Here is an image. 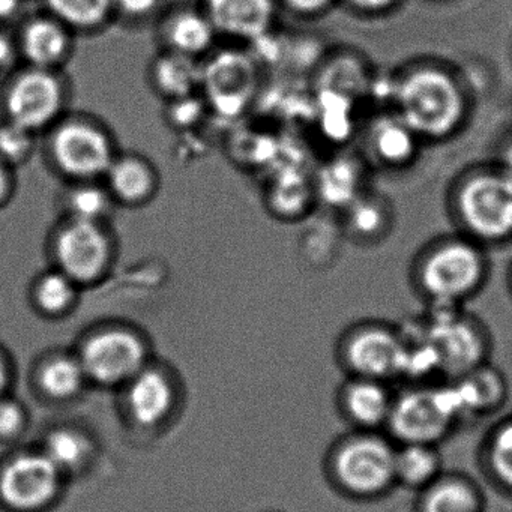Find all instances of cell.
I'll return each instance as SVG.
<instances>
[{"label": "cell", "mask_w": 512, "mask_h": 512, "mask_svg": "<svg viewBox=\"0 0 512 512\" xmlns=\"http://www.w3.org/2000/svg\"><path fill=\"white\" fill-rule=\"evenodd\" d=\"M79 359L88 379L119 385L130 382L146 367V347L136 332L104 329L86 340Z\"/></svg>", "instance_id": "12"}, {"label": "cell", "mask_w": 512, "mask_h": 512, "mask_svg": "<svg viewBox=\"0 0 512 512\" xmlns=\"http://www.w3.org/2000/svg\"><path fill=\"white\" fill-rule=\"evenodd\" d=\"M65 208L68 218L104 224L115 208V200L98 181L77 182L65 197Z\"/></svg>", "instance_id": "28"}, {"label": "cell", "mask_w": 512, "mask_h": 512, "mask_svg": "<svg viewBox=\"0 0 512 512\" xmlns=\"http://www.w3.org/2000/svg\"><path fill=\"white\" fill-rule=\"evenodd\" d=\"M14 191H16L14 169L0 158V209L5 208L11 202Z\"/></svg>", "instance_id": "38"}, {"label": "cell", "mask_w": 512, "mask_h": 512, "mask_svg": "<svg viewBox=\"0 0 512 512\" xmlns=\"http://www.w3.org/2000/svg\"><path fill=\"white\" fill-rule=\"evenodd\" d=\"M479 464L497 490L512 496V415L500 419L485 434Z\"/></svg>", "instance_id": "25"}, {"label": "cell", "mask_w": 512, "mask_h": 512, "mask_svg": "<svg viewBox=\"0 0 512 512\" xmlns=\"http://www.w3.org/2000/svg\"><path fill=\"white\" fill-rule=\"evenodd\" d=\"M11 383H13V367L5 350L0 347V398L10 395Z\"/></svg>", "instance_id": "41"}, {"label": "cell", "mask_w": 512, "mask_h": 512, "mask_svg": "<svg viewBox=\"0 0 512 512\" xmlns=\"http://www.w3.org/2000/svg\"><path fill=\"white\" fill-rule=\"evenodd\" d=\"M52 17L70 31L92 32L112 16L113 0H46Z\"/></svg>", "instance_id": "26"}, {"label": "cell", "mask_w": 512, "mask_h": 512, "mask_svg": "<svg viewBox=\"0 0 512 512\" xmlns=\"http://www.w3.org/2000/svg\"><path fill=\"white\" fill-rule=\"evenodd\" d=\"M394 398L389 382L347 376L337 391V409L352 430L385 431Z\"/></svg>", "instance_id": "14"}, {"label": "cell", "mask_w": 512, "mask_h": 512, "mask_svg": "<svg viewBox=\"0 0 512 512\" xmlns=\"http://www.w3.org/2000/svg\"><path fill=\"white\" fill-rule=\"evenodd\" d=\"M404 355L403 329L389 323H355L341 334L337 343L338 364L347 376L392 383L401 379Z\"/></svg>", "instance_id": "7"}, {"label": "cell", "mask_w": 512, "mask_h": 512, "mask_svg": "<svg viewBox=\"0 0 512 512\" xmlns=\"http://www.w3.org/2000/svg\"><path fill=\"white\" fill-rule=\"evenodd\" d=\"M151 82L155 91L170 101L190 97L200 89L202 67L196 59L166 50L152 64Z\"/></svg>", "instance_id": "24"}, {"label": "cell", "mask_w": 512, "mask_h": 512, "mask_svg": "<svg viewBox=\"0 0 512 512\" xmlns=\"http://www.w3.org/2000/svg\"><path fill=\"white\" fill-rule=\"evenodd\" d=\"M394 113L421 140L454 136L467 116L466 92L449 71L419 65L406 71L392 89Z\"/></svg>", "instance_id": "1"}, {"label": "cell", "mask_w": 512, "mask_h": 512, "mask_svg": "<svg viewBox=\"0 0 512 512\" xmlns=\"http://www.w3.org/2000/svg\"><path fill=\"white\" fill-rule=\"evenodd\" d=\"M163 35L169 52L197 61L211 52L217 31L206 13L182 11L169 20Z\"/></svg>", "instance_id": "23"}, {"label": "cell", "mask_w": 512, "mask_h": 512, "mask_svg": "<svg viewBox=\"0 0 512 512\" xmlns=\"http://www.w3.org/2000/svg\"><path fill=\"white\" fill-rule=\"evenodd\" d=\"M346 2L362 13H382L394 7L398 0H346Z\"/></svg>", "instance_id": "40"}, {"label": "cell", "mask_w": 512, "mask_h": 512, "mask_svg": "<svg viewBox=\"0 0 512 512\" xmlns=\"http://www.w3.org/2000/svg\"><path fill=\"white\" fill-rule=\"evenodd\" d=\"M44 454L62 473L77 469L91 454L88 437L71 428L53 430L44 440Z\"/></svg>", "instance_id": "32"}, {"label": "cell", "mask_w": 512, "mask_h": 512, "mask_svg": "<svg viewBox=\"0 0 512 512\" xmlns=\"http://www.w3.org/2000/svg\"><path fill=\"white\" fill-rule=\"evenodd\" d=\"M443 472L445 470L439 446L427 443H401L395 448L397 485L421 493Z\"/></svg>", "instance_id": "22"}, {"label": "cell", "mask_w": 512, "mask_h": 512, "mask_svg": "<svg viewBox=\"0 0 512 512\" xmlns=\"http://www.w3.org/2000/svg\"><path fill=\"white\" fill-rule=\"evenodd\" d=\"M64 473L43 451L17 452L0 463V506L35 512L53 502Z\"/></svg>", "instance_id": "11"}, {"label": "cell", "mask_w": 512, "mask_h": 512, "mask_svg": "<svg viewBox=\"0 0 512 512\" xmlns=\"http://www.w3.org/2000/svg\"><path fill=\"white\" fill-rule=\"evenodd\" d=\"M26 424L22 404L10 395L0 398V442H10L19 437Z\"/></svg>", "instance_id": "34"}, {"label": "cell", "mask_w": 512, "mask_h": 512, "mask_svg": "<svg viewBox=\"0 0 512 512\" xmlns=\"http://www.w3.org/2000/svg\"><path fill=\"white\" fill-rule=\"evenodd\" d=\"M487 278V260L478 245L449 239L428 251L416 271V283L430 305L461 307Z\"/></svg>", "instance_id": "4"}, {"label": "cell", "mask_w": 512, "mask_h": 512, "mask_svg": "<svg viewBox=\"0 0 512 512\" xmlns=\"http://www.w3.org/2000/svg\"><path fill=\"white\" fill-rule=\"evenodd\" d=\"M35 137L37 134L31 133L19 125L2 121L0 124V158L13 169L22 166L34 152Z\"/></svg>", "instance_id": "33"}, {"label": "cell", "mask_w": 512, "mask_h": 512, "mask_svg": "<svg viewBox=\"0 0 512 512\" xmlns=\"http://www.w3.org/2000/svg\"><path fill=\"white\" fill-rule=\"evenodd\" d=\"M175 389L157 368H143L128 382L127 406L137 424L154 427L170 415Z\"/></svg>", "instance_id": "18"}, {"label": "cell", "mask_w": 512, "mask_h": 512, "mask_svg": "<svg viewBox=\"0 0 512 512\" xmlns=\"http://www.w3.org/2000/svg\"><path fill=\"white\" fill-rule=\"evenodd\" d=\"M463 422L451 383L407 385L395 392L385 433L397 445L427 443L439 446Z\"/></svg>", "instance_id": "3"}, {"label": "cell", "mask_w": 512, "mask_h": 512, "mask_svg": "<svg viewBox=\"0 0 512 512\" xmlns=\"http://www.w3.org/2000/svg\"><path fill=\"white\" fill-rule=\"evenodd\" d=\"M19 58L16 38L0 31V77H10Z\"/></svg>", "instance_id": "36"}, {"label": "cell", "mask_w": 512, "mask_h": 512, "mask_svg": "<svg viewBox=\"0 0 512 512\" xmlns=\"http://www.w3.org/2000/svg\"><path fill=\"white\" fill-rule=\"evenodd\" d=\"M205 13L217 35L256 43L271 34L277 8L274 0H208Z\"/></svg>", "instance_id": "15"}, {"label": "cell", "mask_w": 512, "mask_h": 512, "mask_svg": "<svg viewBox=\"0 0 512 512\" xmlns=\"http://www.w3.org/2000/svg\"><path fill=\"white\" fill-rule=\"evenodd\" d=\"M106 188L115 203L142 206L154 199L158 190V173L140 155H118L104 176Z\"/></svg>", "instance_id": "19"}, {"label": "cell", "mask_w": 512, "mask_h": 512, "mask_svg": "<svg viewBox=\"0 0 512 512\" xmlns=\"http://www.w3.org/2000/svg\"><path fill=\"white\" fill-rule=\"evenodd\" d=\"M208 109L205 100H200L196 94L190 97L170 101L169 119L172 125L179 128L191 127L202 119L203 113Z\"/></svg>", "instance_id": "35"}, {"label": "cell", "mask_w": 512, "mask_h": 512, "mask_svg": "<svg viewBox=\"0 0 512 512\" xmlns=\"http://www.w3.org/2000/svg\"><path fill=\"white\" fill-rule=\"evenodd\" d=\"M499 169L512 179V139L502 146L499 158Z\"/></svg>", "instance_id": "43"}, {"label": "cell", "mask_w": 512, "mask_h": 512, "mask_svg": "<svg viewBox=\"0 0 512 512\" xmlns=\"http://www.w3.org/2000/svg\"><path fill=\"white\" fill-rule=\"evenodd\" d=\"M77 286L73 280L53 268L44 272L32 286V301L38 310L49 316L67 313L77 299Z\"/></svg>", "instance_id": "30"}, {"label": "cell", "mask_w": 512, "mask_h": 512, "mask_svg": "<svg viewBox=\"0 0 512 512\" xmlns=\"http://www.w3.org/2000/svg\"><path fill=\"white\" fill-rule=\"evenodd\" d=\"M317 187L325 202L346 209L362 194L358 191V187H361V170L355 161L341 158L323 169Z\"/></svg>", "instance_id": "27"}, {"label": "cell", "mask_w": 512, "mask_h": 512, "mask_svg": "<svg viewBox=\"0 0 512 512\" xmlns=\"http://www.w3.org/2000/svg\"><path fill=\"white\" fill-rule=\"evenodd\" d=\"M55 268L77 286H91L106 277L115 260V242L106 224L67 218L52 238Z\"/></svg>", "instance_id": "10"}, {"label": "cell", "mask_w": 512, "mask_h": 512, "mask_svg": "<svg viewBox=\"0 0 512 512\" xmlns=\"http://www.w3.org/2000/svg\"><path fill=\"white\" fill-rule=\"evenodd\" d=\"M484 491L463 473L443 472L418 493L416 512H485Z\"/></svg>", "instance_id": "20"}, {"label": "cell", "mask_w": 512, "mask_h": 512, "mask_svg": "<svg viewBox=\"0 0 512 512\" xmlns=\"http://www.w3.org/2000/svg\"><path fill=\"white\" fill-rule=\"evenodd\" d=\"M22 8V0H0V25L16 19Z\"/></svg>", "instance_id": "42"}, {"label": "cell", "mask_w": 512, "mask_h": 512, "mask_svg": "<svg viewBox=\"0 0 512 512\" xmlns=\"http://www.w3.org/2000/svg\"><path fill=\"white\" fill-rule=\"evenodd\" d=\"M397 443L385 431L350 430L335 440L326 455L332 487L352 500H377L397 487Z\"/></svg>", "instance_id": "2"}, {"label": "cell", "mask_w": 512, "mask_h": 512, "mask_svg": "<svg viewBox=\"0 0 512 512\" xmlns=\"http://www.w3.org/2000/svg\"><path fill=\"white\" fill-rule=\"evenodd\" d=\"M419 326L439 362L440 376L455 379L487 364L490 335L461 307L430 305L428 316Z\"/></svg>", "instance_id": "5"}, {"label": "cell", "mask_w": 512, "mask_h": 512, "mask_svg": "<svg viewBox=\"0 0 512 512\" xmlns=\"http://www.w3.org/2000/svg\"><path fill=\"white\" fill-rule=\"evenodd\" d=\"M85 368L79 358L71 356H58L50 359L43 370L40 371V386L47 395L53 398L73 397L85 385Z\"/></svg>", "instance_id": "31"}, {"label": "cell", "mask_w": 512, "mask_h": 512, "mask_svg": "<svg viewBox=\"0 0 512 512\" xmlns=\"http://www.w3.org/2000/svg\"><path fill=\"white\" fill-rule=\"evenodd\" d=\"M368 148L386 167H404L412 163L422 142L398 115L380 116L368 128Z\"/></svg>", "instance_id": "21"}, {"label": "cell", "mask_w": 512, "mask_h": 512, "mask_svg": "<svg viewBox=\"0 0 512 512\" xmlns=\"http://www.w3.org/2000/svg\"><path fill=\"white\" fill-rule=\"evenodd\" d=\"M49 154L56 170L76 182L104 178L118 157L112 136L88 119H61L52 128Z\"/></svg>", "instance_id": "9"}, {"label": "cell", "mask_w": 512, "mask_h": 512, "mask_svg": "<svg viewBox=\"0 0 512 512\" xmlns=\"http://www.w3.org/2000/svg\"><path fill=\"white\" fill-rule=\"evenodd\" d=\"M257 65L253 58L238 52H224L202 67L200 89L209 110L224 118L242 115L256 94Z\"/></svg>", "instance_id": "13"}, {"label": "cell", "mask_w": 512, "mask_h": 512, "mask_svg": "<svg viewBox=\"0 0 512 512\" xmlns=\"http://www.w3.org/2000/svg\"><path fill=\"white\" fill-rule=\"evenodd\" d=\"M287 7L301 16H317L331 7L332 0H284Z\"/></svg>", "instance_id": "39"}, {"label": "cell", "mask_w": 512, "mask_h": 512, "mask_svg": "<svg viewBox=\"0 0 512 512\" xmlns=\"http://www.w3.org/2000/svg\"><path fill=\"white\" fill-rule=\"evenodd\" d=\"M67 91L56 71L28 67L7 77L0 95L4 121L31 133L55 127L64 115Z\"/></svg>", "instance_id": "8"}, {"label": "cell", "mask_w": 512, "mask_h": 512, "mask_svg": "<svg viewBox=\"0 0 512 512\" xmlns=\"http://www.w3.org/2000/svg\"><path fill=\"white\" fill-rule=\"evenodd\" d=\"M448 382L454 389L463 422L497 412L508 397L505 377L488 362Z\"/></svg>", "instance_id": "17"}, {"label": "cell", "mask_w": 512, "mask_h": 512, "mask_svg": "<svg viewBox=\"0 0 512 512\" xmlns=\"http://www.w3.org/2000/svg\"><path fill=\"white\" fill-rule=\"evenodd\" d=\"M455 211L464 229L479 241L512 236V179L496 167L467 176L455 194Z\"/></svg>", "instance_id": "6"}, {"label": "cell", "mask_w": 512, "mask_h": 512, "mask_svg": "<svg viewBox=\"0 0 512 512\" xmlns=\"http://www.w3.org/2000/svg\"><path fill=\"white\" fill-rule=\"evenodd\" d=\"M347 229L361 239L382 236L391 226V211L382 197L362 193L346 208Z\"/></svg>", "instance_id": "29"}, {"label": "cell", "mask_w": 512, "mask_h": 512, "mask_svg": "<svg viewBox=\"0 0 512 512\" xmlns=\"http://www.w3.org/2000/svg\"><path fill=\"white\" fill-rule=\"evenodd\" d=\"M160 0H113L115 8L121 10L127 16L140 19V17L148 16L157 8Z\"/></svg>", "instance_id": "37"}, {"label": "cell", "mask_w": 512, "mask_h": 512, "mask_svg": "<svg viewBox=\"0 0 512 512\" xmlns=\"http://www.w3.org/2000/svg\"><path fill=\"white\" fill-rule=\"evenodd\" d=\"M19 55L28 67L58 71L73 52V35L55 17L28 20L16 38Z\"/></svg>", "instance_id": "16"}]
</instances>
